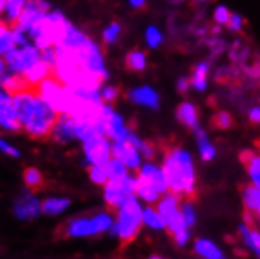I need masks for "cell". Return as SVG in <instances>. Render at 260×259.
<instances>
[{
	"mask_svg": "<svg viewBox=\"0 0 260 259\" xmlns=\"http://www.w3.org/2000/svg\"><path fill=\"white\" fill-rule=\"evenodd\" d=\"M147 259H166V257H161V256H149V257H147Z\"/></svg>",
	"mask_w": 260,
	"mask_h": 259,
	"instance_id": "48",
	"label": "cell"
},
{
	"mask_svg": "<svg viewBox=\"0 0 260 259\" xmlns=\"http://www.w3.org/2000/svg\"><path fill=\"white\" fill-rule=\"evenodd\" d=\"M88 176L91 179L92 184H96V186H105L108 182V175H107V170H105V165H89L88 166Z\"/></svg>",
	"mask_w": 260,
	"mask_h": 259,
	"instance_id": "32",
	"label": "cell"
},
{
	"mask_svg": "<svg viewBox=\"0 0 260 259\" xmlns=\"http://www.w3.org/2000/svg\"><path fill=\"white\" fill-rule=\"evenodd\" d=\"M124 66L130 72H141L146 68V53L141 50H130L125 55Z\"/></svg>",
	"mask_w": 260,
	"mask_h": 259,
	"instance_id": "25",
	"label": "cell"
},
{
	"mask_svg": "<svg viewBox=\"0 0 260 259\" xmlns=\"http://www.w3.org/2000/svg\"><path fill=\"white\" fill-rule=\"evenodd\" d=\"M22 179L25 184V189L31 192H38L44 186V176L41 170L36 168V166H27L22 173Z\"/></svg>",
	"mask_w": 260,
	"mask_h": 259,
	"instance_id": "23",
	"label": "cell"
},
{
	"mask_svg": "<svg viewBox=\"0 0 260 259\" xmlns=\"http://www.w3.org/2000/svg\"><path fill=\"white\" fill-rule=\"evenodd\" d=\"M188 87H191L190 85V80L188 79H179V82H177V90H179V93L180 95H185L188 91Z\"/></svg>",
	"mask_w": 260,
	"mask_h": 259,
	"instance_id": "42",
	"label": "cell"
},
{
	"mask_svg": "<svg viewBox=\"0 0 260 259\" xmlns=\"http://www.w3.org/2000/svg\"><path fill=\"white\" fill-rule=\"evenodd\" d=\"M207 71H209L207 63H199V65L193 69L191 76H190V79H188V80H190V85H191L193 88L199 90V91L206 90V87H207Z\"/></svg>",
	"mask_w": 260,
	"mask_h": 259,
	"instance_id": "27",
	"label": "cell"
},
{
	"mask_svg": "<svg viewBox=\"0 0 260 259\" xmlns=\"http://www.w3.org/2000/svg\"><path fill=\"white\" fill-rule=\"evenodd\" d=\"M0 87H2L11 98L22 95V93H35V88L28 83V80L21 72L4 74V76L0 77Z\"/></svg>",
	"mask_w": 260,
	"mask_h": 259,
	"instance_id": "15",
	"label": "cell"
},
{
	"mask_svg": "<svg viewBox=\"0 0 260 259\" xmlns=\"http://www.w3.org/2000/svg\"><path fill=\"white\" fill-rule=\"evenodd\" d=\"M127 129L124 127L122 118L116 113H111L107 120V137L115 138V141L118 140H125L127 137Z\"/></svg>",
	"mask_w": 260,
	"mask_h": 259,
	"instance_id": "24",
	"label": "cell"
},
{
	"mask_svg": "<svg viewBox=\"0 0 260 259\" xmlns=\"http://www.w3.org/2000/svg\"><path fill=\"white\" fill-rule=\"evenodd\" d=\"M41 60V55L36 47L31 46H21L19 49L13 47L5 52V62L14 72H25L28 68H31L35 63H38Z\"/></svg>",
	"mask_w": 260,
	"mask_h": 259,
	"instance_id": "9",
	"label": "cell"
},
{
	"mask_svg": "<svg viewBox=\"0 0 260 259\" xmlns=\"http://www.w3.org/2000/svg\"><path fill=\"white\" fill-rule=\"evenodd\" d=\"M130 99L134 102L140 104V105H146L151 108H158V95L149 87H143V88H137L130 91Z\"/></svg>",
	"mask_w": 260,
	"mask_h": 259,
	"instance_id": "21",
	"label": "cell"
},
{
	"mask_svg": "<svg viewBox=\"0 0 260 259\" xmlns=\"http://www.w3.org/2000/svg\"><path fill=\"white\" fill-rule=\"evenodd\" d=\"M143 205L137 196L128 198L124 205L113 211L115 221L110 236L116 237L122 244H130L140 236L143 229Z\"/></svg>",
	"mask_w": 260,
	"mask_h": 259,
	"instance_id": "3",
	"label": "cell"
},
{
	"mask_svg": "<svg viewBox=\"0 0 260 259\" xmlns=\"http://www.w3.org/2000/svg\"><path fill=\"white\" fill-rule=\"evenodd\" d=\"M196 137H198V146H199V153H201V157L202 160H212L215 157V148L209 143V138L206 135V132L202 131V129H196Z\"/></svg>",
	"mask_w": 260,
	"mask_h": 259,
	"instance_id": "28",
	"label": "cell"
},
{
	"mask_svg": "<svg viewBox=\"0 0 260 259\" xmlns=\"http://www.w3.org/2000/svg\"><path fill=\"white\" fill-rule=\"evenodd\" d=\"M5 7H7V0H0V13L4 11Z\"/></svg>",
	"mask_w": 260,
	"mask_h": 259,
	"instance_id": "47",
	"label": "cell"
},
{
	"mask_svg": "<svg viewBox=\"0 0 260 259\" xmlns=\"http://www.w3.org/2000/svg\"><path fill=\"white\" fill-rule=\"evenodd\" d=\"M0 151L5 153V154H7V156H10V157H16V159L21 156V154H19V151H17L14 146L8 145V143H7L5 140H2V138H0Z\"/></svg>",
	"mask_w": 260,
	"mask_h": 259,
	"instance_id": "41",
	"label": "cell"
},
{
	"mask_svg": "<svg viewBox=\"0 0 260 259\" xmlns=\"http://www.w3.org/2000/svg\"><path fill=\"white\" fill-rule=\"evenodd\" d=\"M161 170L168 184V192L180 198L193 199L196 195V173L191 157L179 146H170L165 150Z\"/></svg>",
	"mask_w": 260,
	"mask_h": 259,
	"instance_id": "2",
	"label": "cell"
},
{
	"mask_svg": "<svg viewBox=\"0 0 260 259\" xmlns=\"http://www.w3.org/2000/svg\"><path fill=\"white\" fill-rule=\"evenodd\" d=\"M111 157L119 159L130 171H138L141 166V157L137 148L127 140H118L111 146Z\"/></svg>",
	"mask_w": 260,
	"mask_h": 259,
	"instance_id": "12",
	"label": "cell"
},
{
	"mask_svg": "<svg viewBox=\"0 0 260 259\" xmlns=\"http://www.w3.org/2000/svg\"><path fill=\"white\" fill-rule=\"evenodd\" d=\"M27 0H7V10H8V17H10V27L16 24V21L19 19V16L25 7Z\"/></svg>",
	"mask_w": 260,
	"mask_h": 259,
	"instance_id": "34",
	"label": "cell"
},
{
	"mask_svg": "<svg viewBox=\"0 0 260 259\" xmlns=\"http://www.w3.org/2000/svg\"><path fill=\"white\" fill-rule=\"evenodd\" d=\"M119 32H121V25L119 22H113L105 32H104V44L108 46V44H113L118 36H119Z\"/></svg>",
	"mask_w": 260,
	"mask_h": 259,
	"instance_id": "36",
	"label": "cell"
},
{
	"mask_svg": "<svg viewBox=\"0 0 260 259\" xmlns=\"http://www.w3.org/2000/svg\"><path fill=\"white\" fill-rule=\"evenodd\" d=\"M132 196H137V178L130 175L118 179H108L104 186V201L108 209H118Z\"/></svg>",
	"mask_w": 260,
	"mask_h": 259,
	"instance_id": "7",
	"label": "cell"
},
{
	"mask_svg": "<svg viewBox=\"0 0 260 259\" xmlns=\"http://www.w3.org/2000/svg\"><path fill=\"white\" fill-rule=\"evenodd\" d=\"M193 250L194 253L201 257V259H228L224 251H222L213 240L206 239V237H199L194 240L193 244Z\"/></svg>",
	"mask_w": 260,
	"mask_h": 259,
	"instance_id": "18",
	"label": "cell"
},
{
	"mask_svg": "<svg viewBox=\"0 0 260 259\" xmlns=\"http://www.w3.org/2000/svg\"><path fill=\"white\" fill-rule=\"evenodd\" d=\"M13 215L19 221H31L43 215V199L38 198L36 192L24 190L13 201Z\"/></svg>",
	"mask_w": 260,
	"mask_h": 259,
	"instance_id": "8",
	"label": "cell"
},
{
	"mask_svg": "<svg viewBox=\"0 0 260 259\" xmlns=\"http://www.w3.org/2000/svg\"><path fill=\"white\" fill-rule=\"evenodd\" d=\"M243 24H245V21H243V17H241L240 14H231V17H229V22L226 24L231 30H234V32H240L241 30V27H243Z\"/></svg>",
	"mask_w": 260,
	"mask_h": 259,
	"instance_id": "40",
	"label": "cell"
},
{
	"mask_svg": "<svg viewBox=\"0 0 260 259\" xmlns=\"http://www.w3.org/2000/svg\"><path fill=\"white\" fill-rule=\"evenodd\" d=\"M0 124L11 132H22L24 126L13 104V98L0 93Z\"/></svg>",
	"mask_w": 260,
	"mask_h": 259,
	"instance_id": "13",
	"label": "cell"
},
{
	"mask_svg": "<svg viewBox=\"0 0 260 259\" xmlns=\"http://www.w3.org/2000/svg\"><path fill=\"white\" fill-rule=\"evenodd\" d=\"M137 198L146 205H155L168 192L163 170L154 163H144L137 171Z\"/></svg>",
	"mask_w": 260,
	"mask_h": 259,
	"instance_id": "5",
	"label": "cell"
},
{
	"mask_svg": "<svg viewBox=\"0 0 260 259\" xmlns=\"http://www.w3.org/2000/svg\"><path fill=\"white\" fill-rule=\"evenodd\" d=\"M83 151L89 165H105L111 159V146L105 137H92L85 140Z\"/></svg>",
	"mask_w": 260,
	"mask_h": 259,
	"instance_id": "10",
	"label": "cell"
},
{
	"mask_svg": "<svg viewBox=\"0 0 260 259\" xmlns=\"http://www.w3.org/2000/svg\"><path fill=\"white\" fill-rule=\"evenodd\" d=\"M146 38H147V44L151 47H157L161 43V35L155 27H149L146 32Z\"/></svg>",
	"mask_w": 260,
	"mask_h": 259,
	"instance_id": "38",
	"label": "cell"
},
{
	"mask_svg": "<svg viewBox=\"0 0 260 259\" xmlns=\"http://www.w3.org/2000/svg\"><path fill=\"white\" fill-rule=\"evenodd\" d=\"M130 4H132V7L138 8V10H144V7H146V0H130Z\"/></svg>",
	"mask_w": 260,
	"mask_h": 259,
	"instance_id": "44",
	"label": "cell"
},
{
	"mask_svg": "<svg viewBox=\"0 0 260 259\" xmlns=\"http://www.w3.org/2000/svg\"><path fill=\"white\" fill-rule=\"evenodd\" d=\"M5 74V60L0 59V77H2Z\"/></svg>",
	"mask_w": 260,
	"mask_h": 259,
	"instance_id": "46",
	"label": "cell"
},
{
	"mask_svg": "<svg viewBox=\"0 0 260 259\" xmlns=\"http://www.w3.org/2000/svg\"><path fill=\"white\" fill-rule=\"evenodd\" d=\"M143 226L151 231H166V221L155 205H146L143 208Z\"/></svg>",
	"mask_w": 260,
	"mask_h": 259,
	"instance_id": "20",
	"label": "cell"
},
{
	"mask_svg": "<svg viewBox=\"0 0 260 259\" xmlns=\"http://www.w3.org/2000/svg\"><path fill=\"white\" fill-rule=\"evenodd\" d=\"M210 124L216 131H226V129H231L235 124V121L229 112H218L216 115L212 117Z\"/></svg>",
	"mask_w": 260,
	"mask_h": 259,
	"instance_id": "33",
	"label": "cell"
},
{
	"mask_svg": "<svg viewBox=\"0 0 260 259\" xmlns=\"http://www.w3.org/2000/svg\"><path fill=\"white\" fill-rule=\"evenodd\" d=\"M121 96V88L119 87H105L101 91V101L102 104H113Z\"/></svg>",
	"mask_w": 260,
	"mask_h": 259,
	"instance_id": "35",
	"label": "cell"
},
{
	"mask_svg": "<svg viewBox=\"0 0 260 259\" xmlns=\"http://www.w3.org/2000/svg\"><path fill=\"white\" fill-rule=\"evenodd\" d=\"M16 47L14 38H13V30L8 24L0 21V52H7L10 49Z\"/></svg>",
	"mask_w": 260,
	"mask_h": 259,
	"instance_id": "31",
	"label": "cell"
},
{
	"mask_svg": "<svg viewBox=\"0 0 260 259\" xmlns=\"http://www.w3.org/2000/svg\"><path fill=\"white\" fill-rule=\"evenodd\" d=\"M138 151L143 154V157H144L146 160H154V159H155V154H157V148H155V145L151 143V141H143V143H141V148H140Z\"/></svg>",
	"mask_w": 260,
	"mask_h": 259,
	"instance_id": "37",
	"label": "cell"
},
{
	"mask_svg": "<svg viewBox=\"0 0 260 259\" xmlns=\"http://www.w3.org/2000/svg\"><path fill=\"white\" fill-rule=\"evenodd\" d=\"M251 178V184H254L255 187L260 189V175H254V176H249Z\"/></svg>",
	"mask_w": 260,
	"mask_h": 259,
	"instance_id": "45",
	"label": "cell"
},
{
	"mask_svg": "<svg viewBox=\"0 0 260 259\" xmlns=\"http://www.w3.org/2000/svg\"><path fill=\"white\" fill-rule=\"evenodd\" d=\"M229 17H231V13H229V10L226 7H218L215 10V21L218 24H228Z\"/></svg>",
	"mask_w": 260,
	"mask_h": 259,
	"instance_id": "39",
	"label": "cell"
},
{
	"mask_svg": "<svg viewBox=\"0 0 260 259\" xmlns=\"http://www.w3.org/2000/svg\"><path fill=\"white\" fill-rule=\"evenodd\" d=\"M35 95L49 104L57 113H68L72 104L71 88L60 82L55 76H50L36 85Z\"/></svg>",
	"mask_w": 260,
	"mask_h": 259,
	"instance_id": "6",
	"label": "cell"
},
{
	"mask_svg": "<svg viewBox=\"0 0 260 259\" xmlns=\"http://www.w3.org/2000/svg\"><path fill=\"white\" fill-rule=\"evenodd\" d=\"M240 162L243 163L249 176L260 175V154L251 150H245L240 153Z\"/></svg>",
	"mask_w": 260,
	"mask_h": 259,
	"instance_id": "26",
	"label": "cell"
},
{
	"mask_svg": "<svg viewBox=\"0 0 260 259\" xmlns=\"http://www.w3.org/2000/svg\"><path fill=\"white\" fill-rule=\"evenodd\" d=\"M74 124H76V121H74L72 117H69L68 113H58L50 138H53L57 143H68L77 138L76 132H74Z\"/></svg>",
	"mask_w": 260,
	"mask_h": 259,
	"instance_id": "17",
	"label": "cell"
},
{
	"mask_svg": "<svg viewBox=\"0 0 260 259\" xmlns=\"http://www.w3.org/2000/svg\"><path fill=\"white\" fill-rule=\"evenodd\" d=\"M180 212H182L185 223H187V226L191 229L196 225V221H198V212H196V208L193 205V199L183 198L182 203H180Z\"/></svg>",
	"mask_w": 260,
	"mask_h": 259,
	"instance_id": "29",
	"label": "cell"
},
{
	"mask_svg": "<svg viewBox=\"0 0 260 259\" xmlns=\"http://www.w3.org/2000/svg\"><path fill=\"white\" fill-rule=\"evenodd\" d=\"M176 117L182 124L193 129V131H196L199 127L198 126V108L190 102H182L176 110Z\"/></svg>",
	"mask_w": 260,
	"mask_h": 259,
	"instance_id": "22",
	"label": "cell"
},
{
	"mask_svg": "<svg viewBox=\"0 0 260 259\" xmlns=\"http://www.w3.org/2000/svg\"><path fill=\"white\" fill-rule=\"evenodd\" d=\"M13 104L28 137L40 141L52 137L58 113L49 104H46L35 93H22L13 96Z\"/></svg>",
	"mask_w": 260,
	"mask_h": 259,
	"instance_id": "1",
	"label": "cell"
},
{
	"mask_svg": "<svg viewBox=\"0 0 260 259\" xmlns=\"http://www.w3.org/2000/svg\"><path fill=\"white\" fill-rule=\"evenodd\" d=\"M71 208V199L66 196H49L43 199V215L60 217Z\"/></svg>",
	"mask_w": 260,
	"mask_h": 259,
	"instance_id": "19",
	"label": "cell"
},
{
	"mask_svg": "<svg viewBox=\"0 0 260 259\" xmlns=\"http://www.w3.org/2000/svg\"><path fill=\"white\" fill-rule=\"evenodd\" d=\"M115 221V214L99 211L94 214L77 215L69 218L61 226V236L66 239H91L108 234Z\"/></svg>",
	"mask_w": 260,
	"mask_h": 259,
	"instance_id": "4",
	"label": "cell"
},
{
	"mask_svg": "<svg viewBox=\"0 0 260 259\" xmlns=\"http://www.w3.org/2000/svg\"><path fill=\"white\" fill-rule=\"evenodd\" d=\"M49 8H50L49 4H46L44 0H27L25 7L19 16V19L16 21V24L13 27H17L24 32H28L33 24H36L43 16L47 14Z\"/></svg>",
	"mask_w": 260,
	"mask_h": 259,
	"instance_id": "11",
	"label": "cell"
},
{
	"mask_svg": "<svg viewBox=\"0 0 260 259\" xmlns=\"http://www.w3.org/2000/svg\"><path fill=\"white\" fill-rule=\"evenodd\" d=\"M249 123L260 124V107H255L249 112Z\"/></svg>",
	"mask_w": 260,
	"mask_h": 259,
	"instance_id": "43",
	"label": "cell"
},
{
	"mask_svg": "<svg viewBox=\"0 0 260 259\" xmlns=\"http://www.w3.org/2000/svg\"><path fill=\"white\" fill-rule=\"evenodd\" d=\"M241 199H243L246 209L245 221H248V223L260 221V189L255 187L254 184H246L241 189Z\"/></svg>",
	"mask_w": 260,
	"mask_h": 259,
	"instance_id": "14",
	"label": "cell"
},
{
	"mask_svg": "<svg viewBox=\"0 0 260 259\" xmlns=\"http://www.w3.org/2000/svg\"><path fill=\"white\" fill-rule=\"evenodd\" d=\"M105 170H107V175L110 179H118V178H124L128 175V168L119 160V159H115L111 157L107 163H105Z\"/></svg>",
	"mask_w": 260,
	"mask_h": 259,
	"instance_id": "30",
	"label": "cell"
},
{
	"mask_svg": "<svg viewBox=\"0 0 260 259\" xmlns=\"http://www.w3.org/2000/svg\"><path fill=\"white\" fill-rule=\"evenodd\" d=\"M238 237L245 248L251 251L257 259H260V228L254 226V223L243 221L241 225H238Z\"/></svg>",
	"mask_w": 260,
	"mask_h": 259,
	"instance_id": "16",
	"label": "cell"
}]
</instances>
